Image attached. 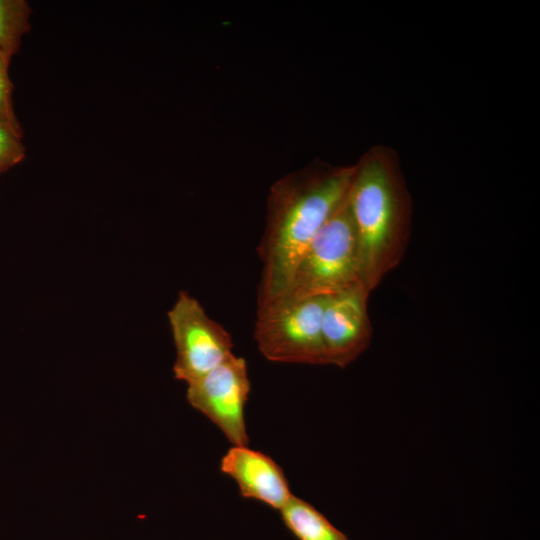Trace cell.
<instances>
[{
    "mask_svg": "<svg viewBox=\"0 0 540 540\" xmlns=\"http://www.w3.org/2000/svg\"><path fill=\"white\" fill-rule=\"evenodd\" d=\"M354 165L315 161L277 180L267 198L258 306L283 297L307 247L344 203Z\"/></svg>",
    "mask_w": 540,
    "mask_h": 540,
    "instance_id": "cell-1",
    "label": "cell"
},
{
    "mask_svg": "<svg viewBox=\"0 0 540 540\" xmlns=\"http://www.w3.org/2000/svg\"><path fill=\"white\" fill-rule=\"evenodd\" d=\"M353 165L347 206L358 243L361 281L372 292L405 255L412 201L392 148L375 145Z\"/></svg>",
    "mask_w": 540,
    "mask_h": 540,
    "instance_id": "cell-2",
    "label": "cell"
},
{
    "mask_svg": "<svg viewBox=\"0 0 540 540\" xmlns=\"http://www.w3.org/2000/svg\"><path fill=\"white\" fill-rule=\"evenodd\" d=\"M358 283V243L346 197L307 247L283 297H326Z\"/></svg>",
    "mask_w": 540,
    "mask_h": 540,
    "instance_id": "cell-3",
    "label": "cell"
},
{
    "mask_svg": "<svg viewBox=\"0 0 540 540\" xmlns=\"http://www.w3.org/2000/svg\"><path fill=\"white\" fill-rule=\"evenodd\" d=\"M326 297L259 305L254 339L260 353L273 362L327 365L321 330Z\"/></svg>",
    "mask_w": 540,
    "mask_h": 540,
    "instance_id": "cell-4",
    "label": "cell"
},
{
    "mask_svg": "<svg viewBox=\"0 0 540 540\" xmlns=\"http://www.w3.org/2000/svg\"><path fill=\"white\" fill-rule=\"evenodd\" d=\"M167 317L176 348L173 372L177 380L189 384L233 354L229 332L189 293L179 292Z\"/></svg>",
    "mask_w": 540,
    "mask_h": 540,
    "instance_id": "cell-5",
    "label": "cell"
},
{
    "mask_svg": "<svg viewBox=\"0 0 540 540\" xmlns=\"http://www.w3.org/2000/svg\"><path fill=\"white\" fill-rule=\"evenodd\" d=\"M187 385L188 403L214 423L233 446H248L244 414L250 380L246 360L232 354Z\"/></svg>",
    "mask_w": 540,
    "mask_h": 540,
    "instance_id": "cell-6",
    "label": "cell"
},
{
    "mask_svg": "<svg viewBox=\"0 0 540 540\" xmlns=\"http://www.w3.org/2000/svg\"><path fill=\"white\" fill-rule=\"evenodd\" d=\"M370 293L358 283L326 297L321 330L327 365L345 368L368 348L372 338Z\"/></svg>",
    "mask_w": 540,
    "mask_h": 540,
    "instance_id": "cell-7",
    "label": "cell"
},
{
    "mask_svg": "<svg viewBox=\"0 0 540 540\" xmlns=\"http://www.w3.org/2000/svg\"><path fill=\"white\" fill-rule=\"evenodd\" d=\"M221 471L234 479L242 497L280 511L292 497L281 467L266 454L248 446H232L222 457Z\"/></svg>",
    "mask_w": 540,
    "mask_h": 540,
    "instance_id": "cell-8",
    "label": "cell"
},
{
    "mask_svg": "<svg viewBox=\"0 0 540 540\" xmlns=\"http://www.w3.org/2000/svg\"><path fill=\"white\" fill-rule=\"evenodd\" d=\"M279 512L298 540H349L313 505L294 495Z\"/></svg>",
    "mask_w": 540,
    "mask_h": 540,
    "instance_id": "cell-9",
    "label": "cell"
},
{
    "mask_svg": "<svg viewBox=\"0 0 540 540\" xmlns=\"http://www.w3.org/2000/svg\"><path fill=\"white\" fill-rule=\"evenodd\" d=\"M31 8L25 0H0V53L11 61L31 28Z\"/></svg>",
    "mask_w": 540,
    "mask_h": 540,
    "instance_id": "cell-10",
    "label": "cell"
},
{
    "mask_svg": "<svg viewBox=\"0 0 540 540\" xmlns=\"http://www.w3.org/2000/svg\"><path fill=\"white\" fill-rule=\"evenodd\" d=\"M10 62L0 53V119L11 128L16 136L22 138L23 130L13 107V84L8 73Z\"/></svg>",
    "mask_w": 540,
    "mask_h": 540,
    "instance_id": "cell-11",
    "label": "cell"
},
{
    "mask_svg": "<svg viewBox=\"0 0 540 540\" xmlns=\"http://www.w3.org/2000/svg\"><path fill=\"white\" fill-rule=\"evenodd\" d=\"M25 152L21 138L0 119V174L20 163L25 158Z\"/></svg>",
    "mask_w": 540,
    "mask_h": 540,
    "instance_id": "cell-12",
    "label": "cell"
}]
</instances>
